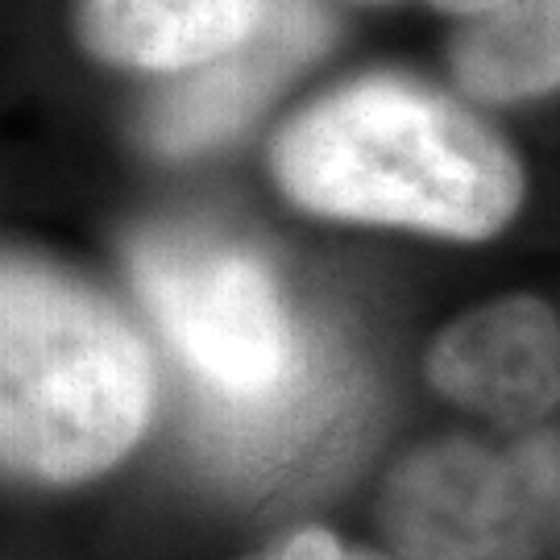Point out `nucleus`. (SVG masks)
Wrapping results in <instances>:
<instances>
[{
	"label": "nucleus",
	"mask_w": 560,
	"mask_h": 560,
	"mask_svg": "<svg viewBox=\"0 0 560 560\" xmlns=\"http://www.w3.org/2000/svg\"><path fill=\"white\" fill-rule=\"evenodd\" d=\"M275 179L320 217L490 237L520 203V166L478 117L420 83H345L275 141Z\"/></svg>",
	"instance_id": "1"
},
{
	"label": "nucleus",
	"mask_w": 560,
	"mask_h": 560,
	"mask_svg": "<svg viewBox=\"0 0 560 560\" xmlns=\"http://www.w3.org/2000/svg\"><path fill=\"white\" fill-rule=\"evenodd\" d=\"M0 365V448L21 478L88 481L145 432L154 370L133 324L42 261H4Z\"/></svg>",
	"instance_id": "2"
},
{
	"label": "nucleus",
	"mask_w": 560,
	"mask_h": 560,
	"mask_svg": "<svg viewBox=\"0 0 560 560\" xmlns=\"http://www.w3.org/2000/svg\"><path fill=\"white\" fill-rule=\"evenodd\" d=\"M125 266L162 337L203 399H258L300 370V332L270 266L233 237L154 224L125 245Z\"/></svg>",
	"instance_id": "3"
},
{
	"label": "nucleus",
	"mask_w": 560,
	"mask_h": 560,
	"mask_svg": "<svg viewBox=\"0 0 560 560\" xmlns=\"http://www.w3.org/2000/svg\"><path fill=\"white\" fill-rule=\"evenodd\" d=\"M382 532L402 560H536L560 532V436L423 444L382 490Z\"/></svg>",
	"instance_id": "4"
},
{
	"label": "nucleus",
	"mask_w": 560,
	"mask_h": 560,
	"mask_svg": "<svg viewBox=\"0 0 560 560\" xmlns=\"http://www.w3.org/2000/svg\"><path fill=\"white\" fill-rule=\"evenodd\" d=\"M332 34L320 0H270L245 42L203 67L183 71L150 101L141 117L145 141L162 154H200L237 133Z\"/></svg>",
	"instance_id": "5"
},
{
	"label": "nucleus",
	"mask_w": 560,
	"mask_h": 560,
	"mask_svg": "<svg viewBox=\"0 0 560 560\" xmlns=\"http://www.w3.org/2000/svg\"><path fill=\"white\" fill-rule=\"evenodd\" d=\"M358 407V374L328 337L312 332L300 370L258 399H203L196 407L200 457L241 481H270L332 441Z\"/></svg>",
	"instance_id": "6"
},
{
	"label": "nucleus",
	"mask_w": 560,
	"mask_h": 560,
	"mask_svg": "<svg viewBox=\"0 0 560 560\" xmlns=\"http://www.w3.org/2000/svg\"><path fill=\"white\" fill-rule=\"evenodd\" d=\"M436 390L502 428H527L560 402V320L536 300L460 316L432 349Z\"/></svg>",
	"instance_id": "7"
},
{
	"label": "nucleus",
	"mask_w": 560,
	"mask_h": 560,
	"mask_svg": "<svg viewBox=\"0 0 560 560\" xmlns=\"http://www.w3.org/2000/svg\"><path fill=\"white\" fill-rule=\"evenodd\" d=\"M270 0H80L88 50L141 71H191L245 42Z\"/></svg>",
	"instance_id": "8"
},
{
	"label": "nucleus",
	"mask_w": 560,
	"mask_h": 560,
	"mask_svg": "<svg viewBox=\"0 0 560 560\" xmlns=\"http://www.w3.org/2000/svg\"><path fill=\"white\" fill-rule=\"evenodd\" d=\"M457 80L481 101H523L560 88V0H506L481 13L453 50Z\"/></svg>",
	"instance_id": "9"
},
{
	"label": "nucleus",
	"mask_w": 560,
	"mask_h": 560,
	"mask_svg": "<svg viewBox=\"0 0 560 560\" xmlns=\"http://www.w3.org/2000/svg\"><path fill=\"white\" fill-rule=\"evenodd\" d=\"M249 560H386V557L345 548L332 532H320V527H303V532L287 536L282 544H275V548H266V552H258V557Z\"/></svg>",
	"instance_id": "10"
},
{
	"label": "nucleus",
	"mask_w": 560,
	"mask_h": 560,
	"mask_svg": "<svg viewBox=\"0 0 560 560\" xmlns=\"http://www.w3.org/2000/svg\"><path fill=\"white\" fill-rule=\"evenodd\" d=\"M365 4H386V0H365ZM436 9H453V13H474V18H481V13H494V9H502L506 0H432Z\"/></svg>",
	"instance_id": "11"
}]
</instances>
